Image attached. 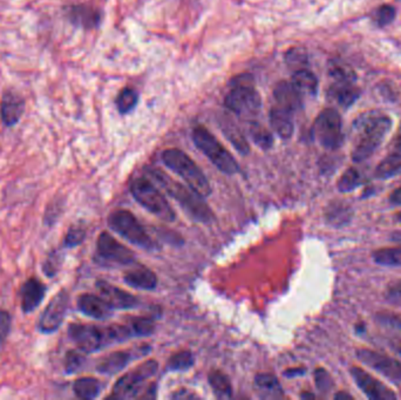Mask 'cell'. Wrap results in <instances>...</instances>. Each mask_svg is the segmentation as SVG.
Wrapping results in <instances>:
<instances>
[{
    "instance_id": "obj_1",
    "label": "cell",
    "mask_w": 401,
    "mask_h": 400,
    "mask_svg": "<svg viewBox=\"0 0 401 400\" xmlns=\"http://www.w3.org/2000/svg\"><path fill=\"white\" fill-rule=\"evenodd\" d=\"M391 127L388 116L375 113H368L354 121V148L351 154L354 162L368 160L379 148Z\"/></svg>"
},
{
    "instance_id": "obj_2",
    "label": "cell",
    "mask_w": 401,
    "mask_h": 400,
    "mask_svg": "<svg viewBox=\"0 0 401 400\" xmlns=\"http://www.w3.org/2000/svg\"><path fill=\"white\" fill-rule=\"evenodd\" d=\"M147 174L157 184L164 188L174 200L180 204L181 207L187 211L194 220L202 223H210L214 220V214L210 208L204 202V199L200 196L191 187H186L180 182L173 180L167 174L159 170H148Z\"/></svg>"
},
{
    "instance_id": "obj_3",
    "label": "cell",
    "mask_w": 401,
    "mask_h": 400,
    "mask_svg": "<svg viewBox=\"0 0 401 400\" xmlns=\"http://www.w3.org/2000/svg\"><path fill=\"white\" fill-rule=\"evenodd\" d=\"M162 161L170 170L182 177L187 186L191 187L203 199L210 196L213 190L207 177L183 150L177 148L164 150L162 153Z\"/></svg>"
},
{
    "instance_id": "obj_4",
    "label": "cell",
    "mask_w": 401,
    "mask_h": 400,
    "mask_svg": "<svg viewBox=\"0 0 401 400\" xmlns=\"http://www.w3.org/2000/svg\"><path fill=\"white\" fill-rule=\"evenodd\" d=\"M225 106L229 111L244 118L259 114L262 99L256 91L252 75H238L232 82V91L225 96Z\"/></svg>"
},
{
    "instance_id": "obj_5",
    "label": "cell",
    "mask_w": 401,
    "mask_h": 400,
    "mask_svg": "<svg viewBox=\"0 0 401 400\" xmlns=\"http://www.w3.org/2000/svg\"><path fill=\"white\" fill-rule=\"evenodd\" d=\"M193 141L195 146L198 147L222 173L234 175L239 170V166L234 156L225 150V147L207 128L202 126L196 127L193 130Z\"/></svg>"
},
{
    "instance_id": "obj_6",
    "label": "cell",
    "mask_w": 401,
    "mask_h": 400,
    "mask_svg": "<svg viewBox=\"0 0 401 400\" xmlns=\"http://www.w3.org/2000/svg\"><path fill=\"white\" fill-rule=\"evenodd\" d=\"M108 226L112 230L136 247L148 251L157 249L155 241H153V238L145 230L142 224L140 223L130 211L123 209L113 211L108 216Z\"/></svg>"
},
{
    "instance_id": "obj_7",
    "label": "cell",
    "mask_w": 401,
    "mask_h": 400,
    "mask_svg": "<svg viewBox=\"0 0 401 400\" xmlns=\"http://www.w3.org/2000/svg\"><path fill=\"white\" fill-rule=\"evenodd\" d=\"M130 193L137 202L161 220L173 222L176 218L166 197L147 177H139L130 184Z\"/></svg>"
},
{
    "instance_id": "obj_8",
    "label": "cell",
    "mask_w": 401,
    "mask_h": 400,
    "mask_svg": "<svg viewBox=\"0 0 401 400\" xmlns=\"http://www.w3.org/2000/svg\"><path fill=\"white\" fill-rule=\"evenodd\" d=\"M159 370V363L157 360H148L146 363L141 364L139 367L132 370L130 372L126 373L121 377L115 385L113 387L112 398L116 399H134L137 398L147 380L155 376Z\"/></svg>"
},
{
    "instance_id": "obj_9",
    "label": "cell",
    "mask_w": 401,
    "mask_h": 400,
    "mask_svg": "<svg viewBox=\"0 0 401 400\" xmlns=\"http://www.w3.org/2000/svg\"><path fill=\"white\" fill-rule=\"evenodd\" d=\"M313 139L327 150H334L341 146L344 141L341 118L332 109H324L312 127Z\"/></svg>"
},
{
    "instance_id": "obj_10",
    "label": "cell",
    "mask_w": 401,
    "mask_h": 400,
    "mask_svg": "<svg viewBox=\"0 0 401 400\" xmlns=\"http://www.w3.org/2000/svg\"><path fill=\"white\" fill-rule=\"evenodd\" d=\"M68 336L78 349L85 353L96 352L113 344L109 328H99L92 324H71L68 326Z\"/></svg>"
},
{
    "instance_id": "obj_11",
    "label": "cell",
    "mask_w": 401,
    "mask_h": 400,
    "mask_svg": "<svg viewBox=\"0 0 401 400\" xmlns=\"http://www.w3.org/2000/svg\"><path fill=\"white\" fill-rule=\"evenodd\" d=\"M96 261L103 267L130 265L135 261L133 251L116 241L109 233H101L96 243Z\"/></svg>"
},
{
    "instance_id": "obj_12",
    "label": "cell",
    "mask_w": 401,
    "mask_h": 400,
    "mask_svg": "<svg viewBox=\"0 0 401 400\" xmlns=\"http://www.w3.org/2000/svg\"><path fill=\"white\" fill-rule=\"evenodd\" d=\"M68 306H69L68 292L66 290L59 291L41 313L40 318L38 321V331L45 335L55 333L64 323Z\"/></svg>"
},
{
    "instance_id": "obj_13",
    "label": "cell",
    "mask_w": 401,
    "mask_h": 400,
    "mask_svg": "<svg viewBox=\"0 0 401 400\" xmlns=\"http://www.w3.org/2000/svg\"><path fill=\"white\" fill-rule=\"evenodd\" d=\"M356 356L361 363L375 370L395 383H401V363L399 360L370 349H358Z\"/></svg>"
},
{
    "instance_id": "obj_14",
    "label": "cell",
    "mask_w": 401,
    "mask_h": 400,
    "mask_svg": "<svg viewBox=\"0 0 401 400\" xmlns=\"http://www.w3.org/2000/svg\"><path fill=\"white\" fill-rule=\"evenodd\" d=\"M351 376L354 378V383L357 387L368 396L370 399L373 400H395L397 399L395 392L388 389L385 384L381 383L372 374L366 372L361 367H354L350 370Z\"/></svg>"
},
{
    "instance_id": "obj_15",
    "label": "cell",
    "mask_w": 401,
    "mask_h": 400,
    "mask_svg": "<svg viewBox=\"0 0 401 400\" xmlns=\"http://www.w3.org/2000/svg\"><path fill=\"white\" fill-rule=\"evenodd\" d=\"M96 289L100 292V296L108 303L113 309L119 310H128L139 306V299L128 291L118 288L115 285L111 284L108 282L100 281L96 283Z\"/></svg>"
},
{
    "instance_id": "obj_16",
    "label": "cell",
    "mask_w": 401,
    "mask_h": 400,
    "mask_svg": "<svg viewBox=\"0 0 401 400\" xmlns=\"http://www.w3.org/2000/svg\"><path fill=\"white\" fill-rule=\"evenodd\" d=\"M148 350H150L149 346L147 348L143 346L141 349L123 350V351L113 352L112 355L106 356L105 358L100 360L96 370L102 374H114L125 369L132 360L146 355Z\"/></svg>"
},
{
    "instance_id": "obj_17",
    "label": "cell",
    "mask_w": 401,
    "mask_h": 400,
    "mask_svg": "<svg viewBox=\"0 0 401 400\" xmlns=\"http://www.w3.org/2000/svg\"><path fill=\"white\" fill-rule=\"evenodd\" d=\"M47 288L46 285L35 277L28 278L24 284L21 285V306L24 313H31L44 301Z\"/></svg>"
},
{
    "instance_id": "obj_18",
    "label": "cell",
    "mask_w": 401,
    "mask_h": 400,
    "mask_svg": "<svg viewBox=\"0 0 401 400\" xmlns=\"http://www.w3.org/2000/svg\"><path fill=\"white\" fill-rule=\"evenodd\" d=\"M25 111V100L14 91L4 93L0 102V119L6 127H13L19 123Z\"/></svg>"
},
{
    "instance_id": "obj_19",
    "label": "cell",
    "mask_w": 401,
    "mask_h": 400,
    "mask_svg": "<svg viewBox=\"0 0 401 400\" xmlns=\"http://www.w3.org/2000/svg\"><path fill=\"white\" fill-rule=\"evenodd\" d=\"M401 170V127L392 140L390 150L383 161L378 165L375 177L379 180H386L395 177Z\"/></svg>"
},
{
    "instance_id": "obj_20",
    "label": "cell",
    "mask_w": 401,
    "mask_h": 400,
    "mask_svg": "<svg viewBox=\"0 0 401 400\" xmlns=\"http://www.w3.org/2000/svg\"><path fill=\"white\" fill-rule=\"evenodd\" d=\"M66 17L71 24L87 30L98 28L101 21L99 11L87 5H71L66 7Z\"/></svg>"
},
{
    "instance_id": "obj_21",
    "label": "cell",
    "mask_w": 401,
    "mask_h": 400,
    "mask_svg": "<svg viewBox=\"0 0 401 400\" xmlns=\"http://www.w3.org/2000/svg\"><path fill=\"white\" fill-rule=\"evenodd\" d=\"M78 309L84 315L103 321L112 316L113 308L105 299L93 294H82L78 299Z\"/></svg>"
},
{
    "instance_id": "obj_22",
    "label": "cell",
    "mask_w": 401,
    "mask_h": 400,
    "mask_svg": "<svg viewBox=\"0 0 401 400\" xmlns=\"http://www.w3.org/2000/svg\"><path fill=\"white\" fill-rule=\"evenodd\" d=\"M273 96L279 107L293 114L303 107V96L291 82H278L273 89Z\"/></svg>"
},
{
    "instance_id": "obj_23",
    "label": "cell",
    "mask_w": 401,
    "mask_h": 400,
    "mask_svg": "<svg viewBox=\"0 0 401 400\" xmlns=\"http://www.w3.org/2000/svg\"><path fill=\"white\" fill-rule=\"evenodd\" d=\"M359 95L361 91L356 86V82H334L329 89V96L341 107H350Z\"/></svg>"
},
{
    "instance_id": "obj_24",
    "label": "cell",
    "mask_w": 401,
    "mask_h": 400,
    "mask_svg": "<svg viewBox=\"0 0 401 400\" xmlns=\"http://www.w3.org/2000/svg\"><path fill=\"white\" fill-rule=\"evenodd\" d=\"M270 125L282 139H290L295 129L293 113H290L289 111L279 106L273 107L270 112Z\"/></svg>"
},
{
    "instance_id": "obj_25",
    "label": "cell",
    "mask_w": 401,
    "mask_h": 400,
    "mask_svg": "<svg viewBox=\"0 0 401 400\" xmlns=\"http://www.w3.org/2000/svg\"><path fill=\"white\" fill-rule=\"evenodd\" d=\"M125 282L130 287L141 290H154L157 287V275L148 268H137L127 272Z\"/></svg>"
},
{
    "instance_id": "obj_26",
    "label": "cell",
    "mask_w": 401,
    "mask_h": 400,
    "mask_svg": "<svg viewBox=\"0 0 401 400\" xmlns=\"http://www.w3.org/2000/svg\"><path fill=\"white\" fill-rule=\"evenodd\" d=\"M291 84L295 89L300 93V95H311L315 96L318 91V79L312 72L307 68L295 72Z\"/></svg>"
},
{
    "instance_id": "obj_27",
    "label": "cell",
    "mask_w": 401,
    "mask_h": 400,
    "mask_svg": "<svg viewBox=\"0 0 401 400\" xmlns=\"http://www.w3.org/2000/svg\"><path fill=\"white\" fill-rule=\"evenodd\" d=\"M102 385L100 380L93 377H82L75 380L73 391L75 396L84 400L96 399L101 392Z\"/></svg>"
},
{
    "instance_id": "obj_28",
    "label": "cell",
    "mask_w": 401,
    "mask_h": 400,
    "mask_svg": "<svg viewBox=\"0 0 401 400\" xmlns=\"http://www.w3.org/2000/svg\"><path fill=\"white\" fill-rule=\"evenodd\" d=\"M373 261L385 267H401V245L399 247L383 248L372 254Z\"/></svg>"
},
{
    "instance_id": "obj_29",
    "label": "cell",
    "mask_w": 401,
    "mask_h": 400,
    "mask_svg": "<svg viewBox=\"0 0 401 400\" xmlns=\"http://www.w3.org/2000/svg\"><path fill=\"white\" fill-rule=\"evenodd\" d=\"M209 384L216 394V397L228 399L232 397V387L228 377L220 371H214L209 374Z\"/></svg>"
},
{
    "instance_id": "obj_30",
    "label": "cell",
    "mask_w": 401,
    "mask_h": 400,
    "mask_svg": "<svg viewBox=\"0 0 401 400\" xmlns=\"http://www.w3.org/2000/svg\"><path fill=\"white\" fill-rule=\"evenodd\" d=\"M139 101V95L135 89L126 87L123 89L116 98V107L121 114H128L135 109Z\"/></svg>"
},
{
    "instance_id": "obj_31",
    "label": "cell",
    "mask_w": 401,
    "mask_h": 400,
    "mask_svg": "<svg viewBox=\"0 0 401 400\" xmlns=\"http://www.w3.org/2000/svg\"><path fill=\"white\" fill-rule=\"evenodd\" d=\"M195 363L194 353L191 351H181L170 357L168 360L167 369L170 371H187Z\"/></svg>"
},
{
    "instance_id": "obj_32",
    "label": "cell",
    "mask_w": 401,
    "mask_h": 400,
    "mask_svg": "<svg viewBox=\"0 0 401 400\" xmlns=\"http://www.w3.org/2000/svg\"><path fill=\"white\" fill-rule=\"evenodd\" d=\"M256 387L264 391L266 394H272V396H281L283 394L282 387L279 384L278 379L272 374L268 373H259L255 378Z\"/></svg>"
},
{
    "instance_id": "obj_33",
    "label": "cell",
    "mask_w": 401,
    "mask_h": 400,
    "mask_svg": "<svg viewBox=\"0 0 401 400\" xmlns=\"http://www.w3.org/2000/svg\"><path fill=\"white\" fill-rule=\"evenodd\" d=\"M250 136L254 140V143L262 150H270L273 145V136L268 129L264 128L259 123H252L250 126Z\"/></svg>"
},
{
    "instance_id": "obj_34",
    "label": "cell",
    "mask_w": 401,
    "mask_h": 400,
    "mask_svg": "<svg viewBox=\"0 0 401 400\" xmlns=\"http://www.w3.org/2000/svg\"><path fill=\"white\" fill-rule=\"evenodd\" d=\"M351 215H352V213H351L350 208L344 204H331L330 208L327 211V221L336 227L347 223V221L350 220Z\"/></svg>"
},
{
    "instance_id": "obj_35",
    "label": "cell",
    "mask_w": 401,
    "mask_h": 400,
    "mask_svg": "<svg viewBox=\"0 0 401 400\" xmlns=\"http://www.w3.org/2000/svg\"><path fill=\"white\" fill-rule=\"evenodd\" d=\"M361 184V175L356 168H349L345 173L340 177L337 187L341 193H350Z\"/></svg>"
},
{
    "instance_id": "obj_36",
    "label": "cell",
    "mask_w": 401,
    "mask_h": 400,
    "mask_svg": "<svg viewBox=\"0 0 401 400\" xmlns=\"http://www.w3.org/2000/svg\"><path fill=\"white\" fill-rule=\"evenodd\" d=\"M286 62L295 72L304 70L309 64V57L302 48H293L286 53Z\"/></svg>"
},
{
    "instance_id": "obj_37",
    "label": "cell",
    "mask_w": 401,
    "mask_h": 400,
    "mask_svg": "<svg viewBox=\"0 0 401 400\" xmlns=\"http://www.w3.org/2000/svg\"><path fill=\"white\" fill-rule=\"evenodd\" d=\"M225 135L228 136V139L232 141V145L236 147V150H239L242 154L249 153V145L245 140L244 136L239 132V129L236 128L232 123H225Z\"/></svg>"
},
{
    "instance_id": "obj_38",
    "label": "cell",
    "mask_w": 401,
    "mask_h": 400,
    "mask_svg": "<svg viewBox=\"0 0 401 400\" xmlns=\"http://www.w3.org/2000/svg\"><path fill=\"white\" fill-rule=\"evenodd\" d=\"M130 326L135 337L150 336L155 331V322L149 317L135 318Z\"/></svg>"
},
{
    "instance_id": "obj_39",
    "label": "cell",
    "mask_w": 401,
    "mask_h": 400,
    "mask_svg": "<svg viewBox=\"0 0 401 400\" xmlns=\"http://www.w3.org/2000/svg\"><path fill=\"white\" fill-rule=\"evenodd\" d=\"M81 350H71L68 351L65 358V371L67 374L78 372L85 364L86 358Z\"/></svg>"
},
{
    "instance_id": "obj_40",
    "label": "cell",
    "mask_w": 401,
    "mask_h": 400,
    "mask_svg": "<svg viewBox=\"0 0 401 400\" xmlns=\"http://www.w3.org/2000/svg\"><path fill=\"white\" fill-rule=\"evenodd\" d=\"M330 75L331 78L334 79V82H357V75L354 70L346 65H332L330 67Z\"/></svg>"
},
{
    "instance_id": "obj_41",
    "label": "cell",
    "mask_w": 401,
    "mask_h": 400,
    "mask_svg": "<svg viewBox=\"0 0 401 400\" xmlns=\"http://www.w3.org/2000/svg\"><path fill=\"white\" fill-rule=\"evenodd\" d=\"M85 238L86 229L82 227L81 224L72 226V227L68 229L65 240H64V247L67 248V249L78 247V245H81Z\"/></svg>"
},
{
    "instance_id": "obj_42",
    "label": "cell",
    "mask_w": 401,
    "mask_h": 400,
    "mask_svg": "<svg viewBox=\"0 0 401 400\" xmlns=\"http://www.w3.org/2000/svg\"><path fill=\"white\" fill-rule=\"evenodd\" d=\"M62 256L59 251H52L47 255L43 265V272L47 277H55L58 274L59 269L62 267Z\"/></svg>"
},
{
    "instance_id": "obj_43",
    "label": "cell",
    "mask_w": 401,
    "mask_h": 400,
    "mask_svg": "<svg viewBox=\"0 0 401 400\" xmlns=\"http://www.w3.org/2000/svg\"><path fill=\"white\" fill-rule=\"evenodd\" d=\"M395 9L391 5H383L379 7L375 13H374V21L377 23L378 26H386V25L391 24L392 21H395Z\"/></svg>"
},
{
    "instance_id": "obj_44",
    "label": "cell",
    "mask_w": 401,
    "mask_h": 400,
    "mask_svg": "<svg viewBox=\"0 0 401 400\" xmlns=\"http://www.w3.org/2000/svg\"><path fill=\"white\" fill-rule=\"evenodd\" d=\"M11 324H12V317H11L10 312L6 310H0V349L10 335Z\"/></svg>"
},
{
    "instance_id": "obj_45",
    "label": "cell",
    "mask_w": 401,
    "mask_h": 400,
    "mask_svg": "<svg viewBox=\"0 0 401 400\" xmlns=\"http://www.w3.org/2000/svg\"><path fill=\"white\" fill-rule=\"evenodd\" d=\"M315 378H316V385L322 392H327L330 390L332 387V379H331L330 374L324 369H317L315 373Z\"/></svg>"
},
{
    "instance_id": "obj_46",
    "label": "cell",
    "mask_w": 401,
    "mask_h": 400,
    "mask_svg": "<svg viewBox=\"0 0 401 400\" xmlns=\"http://www.w3.org/2000/svg\"><path fill=\"white\" fill-rule=\"evenodd\" d=\"M378 319L386 326H392L401 331V315L392 313V312H383L380 315H378Z\"/></svg>"
},
{
    "instance_id": "obj_47",
    "label": "cell",
    "mask_w": 401,
    "mask_h": 400,
    "mask_svg": "<svg viewBox=\"0 0 401 400\" xmlns=\"http://www.w3.org/2000/svg\"><path fill=\"white\" fill-rule=\"evenodd\" d=\"M388 294L393 299H401V281L395 282L388 287Z\"/></svg>"
},
{
    "instance_id": "obj_48",
    "label": "cell",
    "mask_w": 401,
    "mask_h": 400,
    "mask_svg": "<svg viewBox=\"0 0 401 400\" xmlns=\"http://www.w3.org/2000/svg\"><path fill=\"white\" fill-rule=\"evenodd\" d=\"M306 370L304 367H296V369L286 370L284 372V376L288 377V378H295V377L303 376L305 374Z\"/></svg>"
},
{
    "instance_id": "obj_49",
    "label": "cell",
    "mask_w": 401,
    "mask_h": 400,
    "mask_svg": "<svg viewBox=\"0 0 401 400\" xmlns=\"http://www.w3.org/2000/svg\"><path fill=\"white\" fill-rule=\"evenodd\" d=\"M390 202L395 206H401V186L392 191L390 195Z\"/></svg>"
},
{
    "instance_id": "obj_50",
    "label": "cell",
    "mask_w": 401,
    "mask_h": 400,
    "mask_svg": "<svg viewBox=\"0 0 401 400\" xmlns=\"http://www.w3.org/2000/svg\"><path fill=\"white\" fill-rule=\"evenodd\" d=\"M336 399H340V398H344V399H346V398H352L351 397V396H349V394H336Z\"/></svg>"
},
{
    "instance_id": "obj_51",
    "label": "cell",
    "mask_w": 401,
    "mask_h": 400,
    "mask_svg": "<svg viewBox=\"0 0 401 400\" xmlns=\"http://www.w3.org/2000/svg\"><path fill=\"white\" fill-rule=\"evenodd\" d=\"M395 218H397V221H398V222H400V223H401V211H400V213H399V214H397V216H395Z\"/></svg>"
},
{
    "instance_id": "obj_52",
    "label": "cell",
    "mask_w": 401,
    "mask_h": 400,
    "mask_svg": "<svg viewBox=\"0 0 401 400\" xmlns=\"http://www.w3.org/2000/svg\"><path fill=\"white\" fill-rule=\"evenodd\" d=\"M397 350H398V352L400 353L401 355V342L399 343L398 348H397Z\"/></svg>"
}]
</instances>
